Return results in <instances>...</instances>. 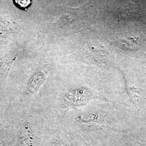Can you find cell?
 I'll return each instance as SVG.
<instances>
[{
    "instance_id": "1",
    "label": "cell",
    "mask_w": 146,
    "mask_h": 146,
    "mask_svg": "<svg viewBox=\"0 0 146 146\" xmlns=\"http://www.w3.org/2000/svg\"><path fill=\"white\" fill-rule=\"evenodd\" d=\"M13 1L18 8L24 11H26L32 3V0H13Z\"/></svg>"
}]
</instances>
